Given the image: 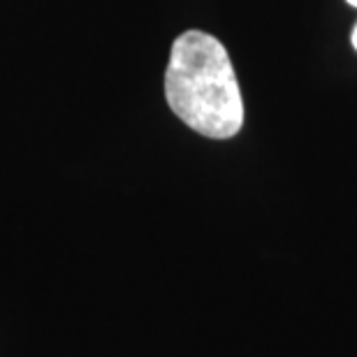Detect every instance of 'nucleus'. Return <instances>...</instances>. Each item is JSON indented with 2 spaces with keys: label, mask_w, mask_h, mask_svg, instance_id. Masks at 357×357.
Listing matches in <instances>:
<instances>
[{
  "label": "nucleus",
  "mask_w": 357,
  "mask_h": 357,
  "mask_svg": "<svg viewBox=\"0 0 357 357\" xmlns=\"http://www.w3.org/2000/svg\"><path fill=\"white\" fill-rule=\"evenodd\" d=\"M346 3H351L353 7H357V0H346Z\"/></svg>",
  "instance_id": "3"
},
{
  "label": "nucleus",
  "mask_w": 357,
  "mask_h": 357,
  "mask_svg": "<svg viewBox=\"0 0 357 357\" xmlns=\"http://www.w3.org/2000/svg\"><path fill=\"white\" fill-rule=\"evenodd\" d=\"M167 105L209 139H230L244 126V100L227 49L204 31L174 40L165 70Z\"/></svg>",
  "instance_id": "1"
},
{
  "label": "nucleus",
  "mask_w": 357,
  "mask_h": 357,
  "mask_svg": "<svg viewBox=\"0 0 357 357\" xmlns=\"http://www.w3.org/2000/svg\"><path fill=\"white\" fill-rule=\"evenodd\" d=\"M351 40H353V47L357 49V24H355V28H353V35H351Z\"/></svg>",
  "instance_id": "2"
}]
</instances>
